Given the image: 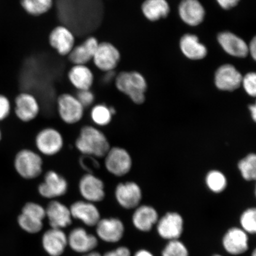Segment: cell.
Instances as JSON below:
<instances>
[{
  "mask_svg": "<svg viewBox=\"0 0 256 256\" xmlns=\"http://www.w3.org/2000/svg\"><path fill=\"white\" fill-rule=\"evenodd\" d=\"M76 150L82 155L104 158L111 146L106 134L94 126H85L80 130L75 142Z\"/></svg>",
  "mask_w": 256,
  "mask_h": 256,
  "instance_id": "1",
  "label": "cell"
},
{
  "mask_svg": "<svg viewBox=\"0 0 256 256\" xmlns=\"http://www.w3.org/2000/svg\"><path fill=\"white\" fill-rule=\"evenodd\" d=\"M118 90L129 97L134 103L140 104L146 100L147 84L145 78L136 72H121L115 78Z\"/></svg>",
  "mask_w": 256,
  "mask_h": 256,
  "instance_id": "2",
  "label": "cell"
},
{
  "mask_svg": "<svg viewBox=\"0 0 256 256\" xmlns=\"http://www.w3.org/2000/svg\"><path fill=\"white\" fill-rule=\"evenodd\" d=\"M14 168L22 178L28 180H34L42 174V156L34 150L22 149L15 156Z\"/></svg>",
  "mask_w": 256,
  "mask_h": 256,
  "instance_id": "3",
  "label": "cell"
},
{
  "mask_svg": "<svg viewBox=\"0 0 256 256\" xmlns=\"http://www.w3.org/2000/svg\"><path fill=\"white\" fill-rule=\"evenodd\" d=\"M36 152L42 156H53L62 151L64 138L62 132L56 128H44L34 138Z\"/></svg>",
  "mask_w": 256,
  "mask_h": 256,
  "instance_id": "4",
  "label": "cell"
},
{
  "mask_svg": "<svg viewBox=\"0 0 256 256\" xmlns=\"http://www.w3.org/2000/svg\"><path fill=\"white\" fill-rule=\"evenodd\" d=\"M104 158L106 170L115 177H123L132 168V158L129 152L122 147L111 146Z\"/></svg>",
  "mask_w": 256,
  "mask_h": 256,
  "instance_id": "5",
  "label": "cell"
},
{
  "mask_svg": "<svg viewBox=\"0 0 256 256\" xmlns=\"http://www.w3.org/2000/svg\"><path fill=\"white\" fill-rule=\"evenodd\" d=\"M56 106L58 116L64 124L70 126L78 124L84 117L85 108L76 96L67 92L60 95Z\"/></svg>",
  "mask_w": 256,
  "mask_h": 256,
  "instance_id": "6",
  "label": "cell"
},
{
  "mask_svg": "<svg viewBox=\"0 0 256 256\" xmlns=\"http://www.w3.org/2000/svg\"><path fill=\"white\" fill-rule=\"evenodd\" d=\"M68 188V182L62 175L49 170L44 174L43 182L38 185V192L44 199L55 200L65 196Z\"/></svg>",
  "mask_w": 256,
  "mask_h": 256,
  "instance_id": "7",
  "label": "cell"
},
{
  "mask_svg": "<svg viewBox=\"0 0 256 256\" xmlns=\"http://www.w3.org/2000/svg\"><path fill=\"white\" fill-rule=\"evenodd\" d=\"M78 192L82 200L97 204L105 199L104 183L100 178L92 174H86L80 178Z\"/></svg>",
  "mask_w": 256,
  "mask_h": 256,
  "instance_id": "8",
  "label": "cell"
},
{
  "mask_svg": "<svg viewBox=\"0 0 256 256\" xmlns=\"http://www.w3.org/2000/svg\"><path fill=\"white\" fill-rule=\"evenodd\" d=\"M120 60V54L114 44L103 42L99 43L92 62L102 72H110L116 68Z\"/></svg>",
  "mask_w": 256,
  "mask_h": 256,
  "instance_id": "9",
  "label": "cell"
},
{
  "mask_svg": "<svg viewBox=\"0 0 256 256\" xmlns=\"http://www.w3.org/2000/svg\"><path fill=\"white\" fill-rule=\"evenodd\" d=\"M14 112L16 117L24 123L36 120L40 112L37 98L28 92H22L16 96L14 100Z\"/></svg>",
  "mask_w": 256,
  "mask_h": 256,
  "instance_id": "10",
  "label": "cell"
},
{
  "mask_svg": "<svg viewBox=\"0 0 256 256\" xmlns=\"http://www.w3.org/2000/svg\"><path fill=\"white\" fill-rule=\"evenodd\" d=\"M142 196L140 186L134 182L120 183L115 188V200L124 209H136L139 206Z\"/></svg>",
  "mask_w": 256,
  "mask_h": 256,
  "instance_id": "11",
  "label": "cell"
},
{
  "mask_svg": "<svg viewBox=\"0 0 256 256\" xmlns=\"http://www.w3.org/2000/svg\"><path fill=\"white\" fill-rule=\"evenodd\" d=\"M95 226L96 234L102 241L116 243L123 238L124 224L118 218H101Z\"/></svg>",
  "mask_w": 256,
  "mask_h": 256,
  "instance_id": "12",
  "label": "cell"
},
{
  "mask_svg": "<svg viewBox=\"0 0 256 256\" xmlns=\"http://www.w3.org/2000/svg\"><path fill=\"white\" fill-rule=\"evenodd\" d=\"M68 246L78 254H87L94 251L98 245V239L82 227L74 228L67 236Z\"/></svg>",
  "mask_w": 256,
  "mask_h": 256,
  "instance_id": "13",
  "label": "cell"
},
{
  "mask_svg": "<svg viewBox=\"0 0 256 256\" xmlns=\"http://www.w3.org/2000/svg\"><path fill=\"white\" fill-rule=\"evenodd\" d=\"M46 218L50 228L62 229L71 225L72 218L70 207L56 200H51L46 208Z\"/></svg>",
  "mask_w": 256,
  "mask_h": 256,
  "instance_id": "14",
  "label": "cell"
},
{
  "mask_svg": "<svg viewBox=\"0 0 256 256\" xmlns=\"http://www.w3.org/2000/svg\"><path fill=\"white\" fill-rule=\"evenodd\" d=\"M49 43L59 55L68 56L76 46V38L70 28L60 25L50 32Z\"/></svg>",
  "mask_w": 256,
  "mask_h": 256,
  "instance_id": "15",
  "label": "cell"
},
{
  "mask_svg": "<svg viewBox=\"0 0 256 256\" xmlns=\"http://www.w3.org/2000/svg\"><path fill=\"white\" fill-rule=\"evenodd\" d=\"M156 224L160 236L168 241L179 239L184 232L183 218L177 212L166 214Z\"/></svg>",
  "mask_w": 256,
  "mask_h": 256,
  "instance_id": "16",
  "label": "cell"
},
{
  "mask_svg": "<svg viewBox=\"0 0 256 256\" xmlns=\"http://www.w3.org/2000/svg\"><path fill=\"white\" fill-rule=\"evenodd\" d=\"M72 219L81 222L88 226H95L101 218L96 204L84 200H76L70 206Z\"/></svg>",
  "mask_w": 256,
  "mask_h": 256,
  "instance_id": "17",
  "label": "cell"
},
{
  "mask_svg": "<svg viewBox=\"0 0 256 256\" xmlns=\"http://www.w3.org/2000/svg\"><path fill=\"white\" fill-rule=\"evenodd\" d=\"M242 79V76L234 66L226 64L216 70L215 84L220 90L232 92L240 87Z\"/></svg>",
  "mask_w": 256,
  "mask_h": 256,
  "instance_id": "18",
  "label": "cell"
},
{
  "mask_svg": "<svg viewBox=\"0 0 256 256\" xmlns=\"http://www.w3.org/2000/svg\"><path fill=\"white\" fill-rule=\"evenodd\" d=\"M222 245L227 252L232 255H240L248 250V234L242 228L233 227L224 236Z\"/></svg>",
  "mask_w": 256,
  "mask_h": 256,
  "instance_id": "19",
  "label": "cell"
},
{
  "mask_svg": "<svg viewBox=\"0 0 256 256\" xmlns=\"http://www.w3.org/2000/svg\"><path fill=\"white\" fill-rule=\"evenodd\" d=\"M42 244L50 256H60L68 246V238L63 230L50 228L44 234Z\"/></svg>",
  "mask_w": 256,
  "mask_h": 256,
  "instance_id": "20",
  "label": "cell"
},
{
  "mask_svg": "<svg viewBox=\"0 0 256 256\" xmlns=\"http://www.w3.org/2000/svg\"><path fill=\"white\" fill-rule=\"evenodd\" d=\"M99 42L97 38L90 36L82 44L75 46L68 56L73 65H86L94 58Z\"/></svg>",
  "mask_w": 256,
  "mask_h": 256,
  "instance_id": "21",
  "label": "cell"
},
{
  "mask_svg": "<svg viewBox=\"0 0 256 256\" xmlns=\"http://www.w3.org/2000/svg\"><path fill=\"white\" fill-rule=\"evenodd\" d=\"M178 12L182 20L191 26L200 24L206 16L203 6L198 0H182Z\"/></svg>",
  "mask_w": 256,
  "mask_h": 256,
  "instance_id": "22",
  "label": "cell"
},
{
  "mask_svg": "<svg viewBox=\"0 0 256 256\" xmlns=\"http://www.w3.org/2000/svg\"><path fill=\"white\" fill-rule=\"evenodd\" d=\"M218 41L229 55L244 58L248 54V46L241 38L229 32H222L218 36Z\"/></svg>",
  "mask_w": 256,
  "mask_h": 256,
  "instance_id": "23",
  "label": "cell"
},
{
  "mask_svg": "<svg viewBox=\"0 0 256 256\" xmlns=\"http://www.w3.org/2000/svg\"><path fill=\"white\" fill-rule=\"evenodd\" d=\"M134 226L140 232H148L158 223V214L154 208L148 206H138L132 216Z\"/></svg>",
  "mask_w": 256,
  "mask_h": 256,
  "instance_id": "24",
  "label": "cell"
},
{
  "mask_svg": "<svg viewBox=\"0 0 256 256\" xmlns=\"http://www.w3.org/2000/svg\"><path fill=\"white\" fill-rule=\"evenodd\" d=\"M69 82L78 91L91 90L94 83V74L86 65H74L68 73Z\"/></svg>",
  "mask_w": 256,
  "mask_h": 256,
  "instance_id": "25",
  "label": "cell"
},
{
  "mask_svg": "<svg viewBox=\"0 0 256 256\" xmlns=\"http://www.w3.org/2000/svg\"><path fill=\"white\" fill-rule=\"evenodd\" d=\"M180 47L184 56L192 60L204 59L207 55L206 46L200 42L196 35L184 34L181 38Z\"/></svg>",
  "mask_w": 256,
  "mask_h": 256,
  "instance_id": "26",
  "label": "cell"
},
{
  "mask_svg": "<svg viewBox=\"0 0 256 256\" xmlns=\"http://www.w3.org/2000/svg\"><path fill=\"white\" fill-rule=\"evenodd\" d=\"M142 12L147 19L154 22L167 17L170 6L166 0H146L142 5Z\"/></svg>",
  "mask_w": 256,
  "mask_h": 256,
  "instance_id": "27",
  "label": "cell"
},
{
  "mask_svg": "<svg viewBox=\"0 0 256 256\" xmlns=\"http://www.w3.org/2000/svg\"><path fill=\"white\" fill-rule=\"evenodd\" d=\"M116 114L114 107L108 106L104 104L92 106L90 111V118L96 127H104L111 123L113 116Z\"/></svg>",
  "mask_w": 256,
  "mask_h": 256,
  "instance_id": "28",
  "label": "cell"
},
{
  "mask_svg": "<svg viewBox=\"0 0 256 256\" xmlns=\"http://www.w3.org/2000/svg\"><path fill=\"white\" fill-rule=\"evenodd\" d=\"M53 0H21L20 5L28 14L40 16L46 14L52 8Z\"/></svg>",
  "mask_w": 256,
  "mask_h": 256,
  "instance_id": "29",
  "label": "cell"
},
{
  "mask_svg": "<svg viewBox=\"0 0 256 256\" xmlns=\"http://www.w3.org/2000/svg\"><path fill=\"white\" fill-rule=\"evenodd\" d=\"M18 222L22 230L30 234L40 232L44 226V220L24 212L18 216Z\"/></svg>",
  "mask_w": 256,
  "mask_h": 256,
  "instance_id": "30",
  "label": "cell"
},
{
  "mask_svg": "<svg viewBox=\"0 0 256 256\" xmlns=\"http://www.w3.org/2000/svg\"><path fill=\"white\" fill-rule=\"evenodd\" d=\"M238 167L242 178L246 180H255L256 177V156L254 154L246 156L238 164Z\"/></svg>",
  "mask_w": 256,
  "mask_h": 256,
  "instance_id": "31",
  "label": "cell"
},
{
  "mask_svg": "<svg viewBox=\"0 0 256 256\" xmlns=\"http://www.w3.org/2000/svg\"><path fill=\"white\" fill-rule=\"evenodd\" d=\"M206 184L208 188L214 193H220L226 187L227 181L226 176L222 172L212 170L206 176Z\"/></svg>",
  "mask_w": 256,
  "mask_h": 256,
  "instance_id": "32",
  "label": "cell"
},
{
  "mask_svg": "<svg viewBox=\"0 0 256 256\" xmlns=\"http://www.w3.org/2000/svg\"><path fill=\"white\" fill-rule=\"evenodd\" d=\"M162 254V256H190L186 246L179 239L168 241Z\"/></svg>",
  "mask_w": 256,
  "mask_h": 256,
  "instance_id": "33",
  "label": "cell"
},
{
  "mask_svg": "<svg viewBox=\"0 0 256 256\" xmlns=\"http://www.w3.org/2000/svg\"><path fill=\"white\" fill-rule=\"evenodd\" d=\"M242 229L247 234H254L256 232V210L255 208H249L240 217Z\"/></svg>",
  "mask_w": 256,
  "mask_h": 256,
  "instance_id": "34",
  "label": "cell"
},
{
  "mask_svg": "<svg viewBox=\"0 0 256 256\" xmlns=\"http://www.w3.org/2000/svg\"><path fill=\"white\" fill-rule=\"evenodd\" d=\"M98 160L94 156L82 155L79 162L81 167L87 172L86 174H94V171L97 170L100 166Z\"/></svg>",
  "mask_w": 256,
  "mask_h": 256,
  "instance_id": "35",
  "label": "cell"
},
{
  "mask_svg": "<svg viewBox=\"0 0 256 256\" xmlns=\"http://www.w3.org/2000/svg\"><path fill=\"white\" fill-rule=\"evenodd\" d=\"M242 84L247 94L255 97L256 95V75L255 72H249L244 78L242 76Z\"/></svg>",
  "mask_w": 256,
  "mask_h": 256,
  "instance_id": "36",
  "label": "cell"
},
{
  "mask_svg": "<svg viewBox=\"0 0 256 256\" xmlns=\"http://www.w3.org/2000/svg\"><path fill=\"white\" fill-rule=\"evenodd\" d=\"M76 96L85 108L92 106L94 103L95 96L91 90L78 91Z\"/></svg>",
  "mask_w": 256,
  "mask_h": 256,
  "instance_id": "37",
  "label": "cell"
},
{
  "mask_svg": "<svg viewBox=\"0 0 256 256\" xmlns=\"http://www.w3.org/2000/svg\"><path fill=\"white\" fill-rule=\"evenodd\" d=\"M12 104L7 96L0 94V121L4 120L10 114Z\"/></svg>",
  "mask_w": 256,
  "mask_h": 256,
  "instance_id": "38",
  "label": "cell"
},
{
  "mask_svg": "<svg viewBox=\"0 0 256 256\" xmlns=\"http://www.w3.org/2000/svg\"><path fill=\"white\" fill-rule=\"evenodd\" d=\"M102 256H131L130 250L126 246H120L113 250L106 252Z\"/></svg>",
  "mask_w": 256,
  "mask_h": 256,
  "instance_id": "39",
  "label": "cell"
},
{
  "mask_svg": "<svg viewBox=\"0 0 256 256\" xmlns=\"http://www.w3.org/2000/svg\"><path fill=\"white\" fill-rule=\"evenodd\" d=\"M240 0H216L219 5L224 9L230 10L236 7Z\"/></svg>",
  "mask_w": 256,
  "mask_h": 256,
  "instance_id": "40",
  "label": "cell"
},
{
  "mask_svg": "<svg viewBox=\"0 0 256 256\" xmlns=\"http://www.w3.org/2000/svg\"><path fill=\"white\" fill-rule=\"evenodd\" d=\"M248 53L250 54L254 60L256 59V39L254 38V39L250 43L248 46Z\"/></svg>",
  "mask_w": 256,
  "mask_h": 256,
  "instance_id": "41",
  "label": "cell"
},
{
  "mask_svg": "<svg viewBox=\"0 0 256 256\" xmlns=\"http://www.w3.org/2000/svg\"><path fill=\"white\" fill-rule=\"evenodd\" d=\"M134 256H154L148 250L145 249H140L137 251Z\"/></svg>",
  "mask_w": 256,
  "mask_h": 256,
  "instance_id": "42",
  "label": "cell"
},
{
  "mask_svg": "<svg viewBox=\"0 0 256 256\" xmlns=\"http://www.w3.org/2000/svg\"><path fill=\"white\" fill-rule=\"evenodd\" d=\"M249 110L250 111L252 120L256 121V108L255 104H252L249 106Z\"/></svg>",
  "mask_w": 256,
  "mask_h": 256,
  "instance_id": "43",
  "label": "cell"
},
{
  "mask_svg": "<svg viewBox=\"0 0 256 256\" xmlns=\"http://www.w3.org/2000/svg\"><path fill=\"white\" fill-rule=\"evenodd\" d=\"M83 256H102V255L98 252L92 251L88 252V254H85Z\"/></svg>",
  "mask_w": 256,
  "mask_h": 256,
  "instance_id": "44",
  "label": "cell"
},
{
  "mask_svg": "<svg viewBox=\"0 0 256 256\" xmlns=\"http://www.w3.org/2000/svg\"><path fill=\"white\" fill-rule=\"evenodd\" d=\"M252 256H256V250H254V252H252Z\"/></svg>",
  "mask_w": 256,
  "mask_h": 256,
  "instance_id": "45",
  "label": "cell"
},
{
  "mask_svg": "<svg viewBox=\"0 0 256 256\" xmlns=\"http://www.w3.org/2000/svg\"><path fill=\"white\" fill-rule=\"evenodd\" d=\"M2 138V132L1 129H0V142H1Z\"/></svg>",
  "mask_w": 256,
  "mask_h": 256,
  "instance_id": "46",
  "label": "cell"
},
{
  "mask_svg": "<svg viewBox=\"0 0 256 256\" xmlns=\"http://www.w3.org/2000/svg\"><path fill=\"white\" fill-rule=\"evenodd\" d=\"M213 256H222L217 254L214 255Z\"/></svg>",
  "mask_w": 256,
  "mask_h": 256,
  "instance_id": "47",
  "label": "cell"
}]
</instances>
